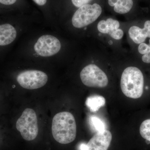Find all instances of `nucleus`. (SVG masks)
<instances>
[{
	"mask_svg": "<svg viewBox=\"0 0 150 150\" xmlns=\"http://www.w3.org/2000/svg\"><path fill=\"white\" fill-rule=\"evenodd\" d=\"M141 137L145 140L147 145L150 144V119H146L142 122L140 127Z\"/></svg>",
	"mask_w": 150,
	"mask_h": 150,
	"instance_id": "13",
	"label": "nucleus"
},
{
	"mask_svg": "<svg viewBox=\"0 0 150 150\" xmlns=\"http://www.w3.org/2000/svg\"><path fill=\"white\" fill-rule=\"evenodd\" d=\"M108 3L110 6H114L115 12L120 14L129 12L133 6L132 0H108Z\"/></svg>",
	"mask_w": 150,
	"mask_h": 150,
	"instance_id": "11",
	"label": "nucleus"
},
{
	"mask_svg": "<svg viewBox=\"0 0 150 150\" xmlns=\"http://www.w3.org/2000/svg\"><path fill=\"white\" fill-rule=\"evenodd\" d=\"M144 78L141 70L136 67L126 68L121 76V88L123 93L130 98L137 99L144 92Z\"/></svg>",
	"mask_w": 150,
	"mask_h": 150,
	"instance_id": "4",
	"label": "nucleus"
},
{
	"mask_svg": "<svg viewBox=\"0 0 150 150\" xmlns=\"http://www.w3.org/2000/svg\"><path fill=\"white\" fill-rule=\"evenodd\" d=\"M1 9L0 8V12H1Z\"/></svg>",
	"mask_w": 150,
	"mask_h": 150,
	"instance_id": "23",
	"label": "nucleus"
},
{
	"mask_svg": "<svg viewBox=\"0 0 150 150\" xmlns=\"http://www.w3.org/2000/svg\"><path fill=\"white\" fill-rule=\"evenodd\" d=\"M86 103L91 112H95L98 111L100 108L104 106L105 99L101 96L94 95L87 98Z\"/></svg>",
	"mask_w": 150,
	"mask_h": 150,
	"instance_id": "12",
	"label": "nucleus"
},
{
	"mask_svg": "<svg viewBox=\"0 0 150 150\" xmlns=\"http://www.w3.org/2000/svg\"><path fill=\"white\" fill-rule=\"evenodd\" d=\"M37 5L43 6L46 4L47 0H33Z\"/></svg>",
	"mask_w": 150,
	"mask_h": 150,
	"instance_id": "22",
	"label": "nucleus"
},
{
	"mask_svg": "<svg viewBox=\"0 0 150 150\" xmlns=\"http://www.w3.org/2000/svg\"><path fill=\"white\" fill-rule=\"evenodd\" d=\"M98 31L101 33H108V27L106 21L101 20L99 22L97 25Z\"/></svg>",
	"mask_w": 150,
	"mask_h": 150,
	"instance_id": "16",
	"label": "nucleus"
},
{
	"mask_svg": "<svg viewBox=\"0 0 150 150\" xmlns=\"http://www.w3.org/2000/svg\"><path fill=\"white\" fill-rule=\"evenodd\" d=\"M143 62L147 64L150 63V53L144 54L142 57Z\"/></svg>",
	"mask_w": 150,
	"mask_h": 150,
	"instance_id": "21",
	"label": "nucleus"
},
{
	"mask_svg": "<svg viewBox=\"0 0 150 150\" xmlns=\"http://www.w3.org/2000/svg\"><path fill=\"white\" fill-rule=\"evenodd\" d=\"M24 22L12 18H0V57L16 42L23 31Z\"/></svg>",
	"mask_w": 150,
	"mask_h": 150,
	"instance_id": "3",
	"label": "nucleus"
},
{
	"mask_svg": "<svg viewBox=\"0 0 150 150\" xmlns=\"http://www.w3.org/2000/svg\"><path fill=\"white\" fill-rule=\"evenodd\" d=\"M138 51L140 54H145L150 53V47L146 43H140L138 47Z\"/></svg>",
	"mask_w": 150,
	"mask_h": 150,
	"instance_id": "19",
	"label": "nucleus"
},
{
	"mask_svg": "<svg viewBox=\"0 0 150 150\" xmlns=\"http://www.w3.org/2000/svg\"><path fill=\"white\" fill-rule=\"evenodd\" d=\"M48 77L46 73L38 70L21 71L15 76V81L21 87L28 90L40 88L47 83Z\"/></svg>",
	"mask_w": 150,
	"mask_h": 150,
	"instance_id": "7",
	"label": "nucleus"
},
{
	"mask_svg": "<svg viewBox=\"0 0 150 150\" xmlns=\"http://www.w3.org/2000/svg\"><path fill=\"white\" fill-rule=\"evenodd\" d=\"M80 77L84 85L89 87L104 88L108 83L107 75L96 65L90 64L81 70Z\"/></svg>",
	"mask_w": 150,
	"mask_h": 150,
	"instance_id": "8",
	"label": "nucleus"
},
{
	"mask_svg": "<svg viewBox=\"0 0 150 150\" xmlns=\"http://www.w3.org/2000/svg\"><path fill=\"white\" fill-rule=\"evenodd\" d=\"M112 134L105 130L97 132L84 147V150H108L112 141Z\"/></svg>",
	"mask_w": 150,
	"mask_h": 150,
	"instance_id": "9",
	"label": "nucleus"
},
{
	"mask_svg": "<svg viewBox=\"0 0 150 150\" xmlns=\"http://www.w3.org/2000/svg\"><path fill=\"white\" fill-rule=\"evenodd\" d=\"M91 123L97 132H103L105 131V126L103 122L96 116H92L90 118Z\"/></svg>",
	"mask_w": 150,
	"mask_h": 150,
	"instance_id": "14",
	"label": "nucleus"
},
{
	"mask_svg": "<svg viewBox=\"0 0 150 150\" xmlns=\"http://www.w3.org/2000/svg\"><path fill=\"white\" fill-rule=\"evenodd\" d=\"M17 1L18 0H0V7L6 8L13 7Z\"/></svg>",
	"mask_w": 150,
	"mask_h": 150,
	"instance_id": "17",
	"label": "nucleus"
},
{
	"mask_svg": "<svg viewBox=\"0 0 150 150\" xmlns=\"http://www.w3.org/2000/svg\"><path fill=\"white\" fill-rule=\"evenodd\" d=\"M16 127L24 140L35 139L38 133L37 115L33 109L26 108L17 120Z\"/></svg>",
	"mask_w": 150,
	"mask_h": 150,
	"instance_id": "5",
	"label": "nucleus"
},
{
	"mask_svg": "<svg viewBox=\"0 0 150 150\" xmlns=\"http://www.w3.org/2000/svg\"><path fill=\"white\" fill-rule=\"evenodd\" d=\"M33 36L18 50L19 56L48 60L56 58L61 53L62 43L56 33H41Z\"/></svg>",
	"mask_w": 150,
	"mask_h": 150,
	"instance_id": "1",
	"label": "nucleus"
},
{
	"mask_svg": "<svg viewBox=\"0 0 150 150\" xmlns=\"http://www.w3.org/2000/svg\"><path fill=\"white\" fill-rule=\"evenodd\" d=\"M149 42H150V46H150V40H149Z\"/></svg>",
	"mask_w": 150,
	"mask_h": 150,
	"instance_id": "24",
	"label": "nucleus"
},
{
	"mask_svg": "<svg viewBox=\"0 0 150 150\" xmlns=\"http://www.w3.org/2000/svg\"><path fill=\"white\" fill-rule=\"evenodd\" d=\"M91 1V0H71L73 4L78 8L81 6L88 4Z\"/></svg>",
	"mask_w": 150,
	"mask_h": 150,
	"instance_id": "20",
	"label": "nucleus"
},
{
	"mask_svg": "<svg viewBox=\"0 0 150 150\" xmlns=\"http://www.w3.org/2000/svg\"><path fill=\"white\" fill-rule=\"evenodd\" d=\"M52 135L56 142L62 144H70L76 137V124L74 117L69 112L56 114L53 118Z\"/></svg>",
	"mask_w": 150,
	"mask_h": 150,
	"instance_id": "2",
	"label": "nucleus"
},
{
	"mask_svg": "<svg viewBox=\"0 0 150 150\" xmlns=\"http://www.w3.org/2000/svg\"><path fill=\"white\" fill-rule=\"evenodd\" d=\"M107 22L108 27V33L116 30L119 28L120 23L118 21L111 18L107 19L106 21Z\"/></svg>",
	"mask_w": 150,
	"mask_h": 150,
	"instance_id": "15",
	"label": "nucleus"
},
{
	"mask_svg": "<svg viewBox=\"0 0 150 150\" xmlns=\"http://www.w3.org/2000/svg\"><path fill=\"white\" fill-rule=\"evenodd\" d=\"M102 8L98 4H87L80 7L72 18L73 27L81 29L95 21L102 13Z\"/></svg>",
	"mask_w": 150,
	"mask_h": 150,
	"instance_id": "6",
	"label": "nucleus"
},
{
	"mask_svg": "<svg viewBox=\"0 0 150 150\" xmlns=\"http://www.w3.org/2000/svg\"><path fill=\"white\" fill-rule=\"evenodd\" d=\"M129 36L135 43H144L147 38H150V21L145 22L144 28L132 26L129 30Z\"/></svg>",
	"mask_w": 150,
	"mask_h": 150,
	"instance_id": "10",
	"label": "nucleus"
},
{
	"mask_svg": "<svg viewBox=\"0 0 150 150\" xmlns=\"http://www.w3.org/2000/svg\"><path fill=\"white\" fill-rule=\"evenodd\" d=\"M109 35L112 38L115 40H120L123 37V31L121 29H118L110 33Z\"/></svg>",
	"mask_w": 150,
	"mask_h": 150,
	"instance_id": "18",
	"label": "nucleus"
}]
</instances>
